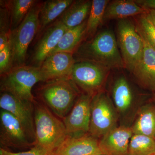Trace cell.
<instances>
[{"mask_svg":"<svg viewBox=\"0 0 155 155\" xmlns=\"http://www.w3.org/2000/svg\"><path fill=\"white\" fill-rule=\"evenodd\" d=\"M73 56L76 62H92L110 69L125 68L115 34L110 29H104L84 41Z\"/></svg>","mask_w":155,"mask_h":155,"instance_id":"cell-1","label":"cell"},{"mask_svg":"<svg viewBox=\"0 0 155 155\" xmlns=\"http://www.w3.org/2000/svg\"><path fill=\"white\" fill-rule=\"evenodd\" d=\"M35 140V147L52 155L65 141L67 132L64 122L46 107L36 105L34 111Z\"/></svg>","mask_w":155,"mask_h":155,"instance_id":"cell-2","label":"cell"},{"mask_svg":"<svg viewBox=\"0 0 155 155\" xmlns=\"http://www.w3.org/2000/svg\"><path fill=\"white\" fill-rule=\"evenodd\" d=\"M45 82L40 89V96L54 114L64 119L80 95L79 89L70 77Z\"/></svg>","mask_w":155,"mask_h":155,"instance_id":"cell-3","label":"cell"},{"mask_svg":"<svg viewBox=\"0 0 155 155\" xmlns=\"http://www.w3.org/2000/svg\"><path fill=\"white\" fill-rule=\"evenodd\" d=\"M41 81H43V79L39 67L25 65L17 66L1 75V91L34 103L31 90Z\"/></svg>","mask_w":155,"mask_h":155,"instance_id":"cell-4","label":"cell"},{"mask_svg":"<svg viewBox=\"0 0 155 155\" xmlns=\"http://www.w3.org/2000/svg\"><path fill=\"white\" fill-rule=\"evenodd\" d=\"M42 3L37 1L21 24L11 31L10 39L13 51V67L24 65L28 46L38 32Z\"/></svg>","mask_w":155,"mask_h":155,"instance_id":"cell-5","label":"cell"},{"mask_svg":"<svg viewBox=\"0 0 155 155\" xmlns=\"http://www.w3.org/2000/svg\"><path fill=\"white\" fill-rule=\"evenodd\" d=\"M117 43L125 68L132 72L140 61L143 43L136 25L129 19H120L117 26Z\"/></svg>","mask_w":155,"mask_h":155,"instance_id":"cell-6","label":"cell"},{"mask_svg":"<svg viewBox=\"0 0 155 155\" xmlns=\"http://www.w3.org/2000/svg\"><path fill=\"white\" fill-rule=\"evenodd\" d=\"M117 120L116 110L108 96L102 91L93 96L89 134L96 138L101 137L116 127Z\"/></svg>","mask_w":155,"mask_h":155,"instance_id":"cell-7","label":"cell"},{"mask_svg":"<svg viewBox=\"0 0 155 155\" xmlns=\"http://www.w3.org/2000/svg\"><path fill=\"white\" fill-rule=\"evenodd\" d=\"M110 69L92 62H76L70 78L84 93L93 96L102 91Z\"/></svg>","mask_w":155,"mask_h":155,"instance_id":"cell-8","label":"cell"},{"mask_svg":"<svg viewBox=\"0 0 155 155\" xmlns=\"http://www.w3.org/2000/svg\"><path fill=\"white\" fill-rule=\"evenodd\" d=\"M92 97L84 93L81 94L72 110L63 119L68 137H78L89 134Z\"/></svg>","mask_w":155,"mask_h":155,"instance_id":"cell-9","label":"cell"},{"mask_svg":"<svg viewBox=\"0 0 155 155\" xmlns=\"http://www.w3.org/2000/svg\"><path fill=\"white\" fill-rule=\"evenodd\" d=\"M33 103L21 99L9 93L2 92L1 94V109L8 111L18 119L35 143V135Z\"/></svg>","mask_w":155,"mask_h":155,"instance_id":"cell-10","label":"cell"},{"mask_svg":"<svg viewBox=\"0 0 155 155\" xmlns=\"http://www.w3.org/2000/svg\"><path fill=\"white\" fill-rule=\"evenodd\" d=\"M31 140L18 119L8 111H0V143L4 147H23Z\"/></svg>","mask_w":155,"mask_h":155,"instance_id":"cell-11","label":"cell"},{"mask_svg":"<svg viewBox=\"0 0 155 155\" xmlns=\"http://www.w3.org/2000/svg\"><path fill=\"white\" fill-rule=\"evenodd\" d=\"M68 29L62 21L58 19L45 29L41 35L31 57V61L34 64L33 66L39 67L41 66L54 49Z\"/></svg>","mask_w":155,"mask_h":155,"instance_id":"cell-12","label":"cell"},{"mask_svg":"<svg viewBox=\"0 0 155 155\" xmlns=\"http://www.w3.org/2000/svg\"><path fill=\"white\" fill-rule=\"evenodd\" d=\"M137 29L142 38L143 50L141 59L132 73L142 86L154 95L155 49L137 28Z\"/></svg>","mask_w":155,"mask_h":155,"instance_id":"cell-13","label":"cell"},{"mask_svg":"<svg viewBox=\"0 0 155 155\" xmlns=\"http://www.w3.org/2000/svg\"><path fill=\"white\" fill-rule=\"evenodd\" d=\"M75 63L71 53L60 52L50 55L39 67L43 81L70 77Z\"/></svg>","mask_w":155,"mask_h":155,"instance_id":"cell-14","label":"cell"},{"mask_svg":"<svg viewBox=\"0 0 155 155\" xmlns=\"http://www.w3.org/2000/svg\"><path fill=\"white\" fill-rule=\"evenodd\" d=\"M131 127H116L103 136L99 141L101 151L105 155H128Z\"/></svg>","mask_w":155,"mask_h":155,"instance_id":"cell-15","label":"cell"},{"mask_svg":"<svg viewBox=\"0 0 155 155\" xmlns=\"http://www.w3.org/2000/svg\"><path fill=\"white\" fill-rule=\"evenodd\" d=\"M103 154L99 141L89 134L76 137H67L52 155H94Z\"/></svg>","mask_w":155,"mask_h":155,"instance_id":"cell-16","label":"cell"},{"mask_svg":"<svg viewBox=\"0 0 155 155\" xmlns=\"http://www.w3.org/2000/svg\"><path fill=\"white\" fill-rule=\"evenodd\" d=\"M73 0H49L42 2L39 17L38 36H40L49 25L60 18Z\"/></svg>","mask_w":155,"mask_h":155,"instance_id":"cell-17","label":"cell"},{"mask_svg":"<svg viewBox=\"0 0 155 155\" xmlns=\"http://www.w3.org/2000/svg\"><path fill=\"white\" fill-rule=\"evenodd\" d=\"M147 11L139 6L134 0L110 1L105 11L104 21L127 19L146 14Z\"/></svg>","mask_w":155,"mask_h":155,"instance_id":"cell-18","label":"cell"},{"mask_svg":"<svg viewBox=\"0 0 155 155\" xmlns=\"http://www.w3.org/2000/svg\"><path fill=\"white\" fill-rule=\"evenodd\" d=\"M91 5L92 1H73L59 19L68 29L78 26L87 20Z\"/></svg>","mask_w":155,"mask_h":155,"instance_id":"cell-19","label":"cell"},{"mask_svg":"<svg viewBox=\"0 0 155 155\" xmlns=\"http://www.w3.org/2000/svg\"><path fill=\"white\" fill-rule=\"evenodd\" d=\"M131 128L133 134H143L155 140V104L142 107Z\"/></svg>","mask_w":155,"mask_h":155,"instance_id":"cell-20","label":"cell"},{"mask_svg":"<svg viewBox=\"0 0 155 155\" xmlns=\"http://www.w3.org/2000/svg\"><path fill=\"white\" fill-rule=\"evenodd\" d=\"M114 105L122 114L126 113L133 104L134 94L130 84L124 76L118 78L114 82L112 90Z\"/></svg>","mask_w":155,"mask_h":155,"instance_id":"cell-21","label":"cell"},{"mask_svg":"<svg viewBox=\"0 0 155 155\" xmlns=\"http://www.w3.org/2000/svg\"><path fill=\"white\" fill-rule=\"evenodd\" d=\"M86 25L87 20L78 26L68 29L50 55L60 52L74 54L85 40Z\"/></svg>","mask_w":155,"mask_h":155,"instance_id":"cell-22","label":"cell"},{"mask_svg":"<svg viewBox=\"0 0 155 155\" xmlns=\"http://www.w3.org/2000/svg\"><path fill=\"white\" fill-rule=\"evenodd\" d=\"M109 2L108 0L92 1L91 8L87 19L85 40L96 34L97 31L104 21L105 11Z\"/></svg>","mask_w":155,"mask_h":155,"instance_id":"cell-23","label":"cell"},{"mask_svg":"<svg viewBox=\"0 0 155 155\" xmlns=\"http://www.w3.org/2000/svg\"><path fill=\"white\" fill-rule=\"evenodd\" d=\"M37 2L35 0H12L4 2L10 12L11 31L21 24Z\"/></svg>","mask_w":155,"mask_h":155,"instance_id":"cell-24","label":"cell"},{"mask_svg":"<svg viewBox=\"0 0 155 155\" xmlns=\"http://www.w3.org/2000/svg\"><path fill=\"white\" fill-rule=\"evenodd\" d=\"M155 153V140L140 134H133L130 138L128 155H153Z\"/></svg>","mask_w":155,"mask_h":155,"instance_id":"cell-25","label":"cell"},{"mask_svg":"<svg viewBox=\"0 0 155 155\" xmlns=\"http://www.w3.org/2000/svg\"><path fill=\"white\" fill-rule=\"evenodd\" d=\"M11 32V16L8 8L5 4L0 9V51L8 42Z\"/></svg>","mask_w":155,"mask_h":155,"instance_id":"cell-26","label":"cell"},{"mask_svg":"<svg viewBox=\"0 0 155 155\" xmlns=\"http://www.w3.org/2000/svg\"><path fill=\"white\" fill-rule=\"evenodd\" d=\"M136 26L155 49V28L146 14L138 16L136 19Z\"/></svg>","mask_w":155,"mask_h":155,"instance_id":"cell-27","label":"cell"},{"mask_svg":"<svg viewBox=\"0 0 155 155\" xmlns=\"http://www.w3.org/2000/svg\"><path fill=\"white\" fill-rule=\"evenodd\" d=\"M14 67L13 51L10 38L8 42L2 51H0V74L4 75Z\"/></svg>","mask_w":155,"mask_h":155,"instance_id":"cell-28","label":"cell"},{"mask_svg":"<svg viewBox=\"0 0 155 155\" xmlns=\"http://www.w3.org/2000/svg\"><path fill=\"white\" fill-rule=\"evenodd\" d=\"M0 154L1 155H49L35 147H34L32 149L27 151L19 153L11 152L6 150L3 148H1Z\"/></svg>","mask_w":155,"mask_h":155,"instance_id":"cell-29","label":"cell"},{"mask_svg":"<svg viewBox=\"0 0 155 155\" xmlns=\"http://www.w3.org/2000/svg\"><path fill=\"white\" fill-rule=\"evenodd\" d=\"M134 1L143 9L155 11V0H134Z\"/></svg>","mask_w":155,"mask_h":155,"instance_id":"cell-30","label":"cell"},{"mask_svg":"<svg viewBox=\"0 0 155 155\" xmlns=\"http://www.w3.org/2000/svg\"><path fill=\"white\" fill-rule=\"evenodd\" d=\"M147 17L148 18L155 28V10H148L146 13Z\"/></svg>","mask_w":155,"mask_h":155,"instance_id":"cell-31","label":"cell"},{"mask_svg":"<svg viewBox=\"0 0 155 155\" xmlns=\"http://www.w3.org/2000/svg\"><path fill=\"white\" fill-rule=\"evenodd\" d=\"M153 101L155 104V94L153 95Z\"/></svg>","mask_w":155,"mask_h":155,"instance_id":"cell-32","label":"cell"},{"mask_svg":"<svg viewBox=\"0 0 155 155\" xmlns=\"http://www.w3.org/2000/svg\"><path fill=\"white\" fill-rule=\"evenodd\" d=\"M105 155L103 154H96V155Z\"/></svg>","mask_w":155,"mask_h":155,"instance_id":"cell-33","label":"cell"},{"mask_svg":"<svg viewBox=\"0 0 155 155\" xmlns=\"http://www.w3.org/2000/svg\"><path fill=\"white\" fill-rule=\"evenodd\" d=\"M153 155H155V154H154Z\"/></svg>","mask_w":155,"mask_h":155,"instance_id":"cell-34","label":"cell"}]
</instances>
